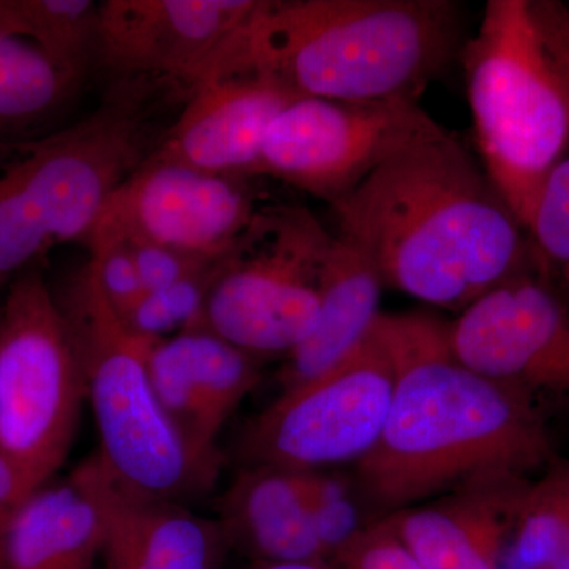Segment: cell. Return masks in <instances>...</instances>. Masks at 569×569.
Returning a JSON list of instances; mask_svg holds the SVG:
<instances>
[{
	"instance_id": "obj_1",
	"label": "cell",
	"mask_w": 569,
	"mask_h": 569,
	"mask_svg": "<svg viewBox=\"0 0 569 569\" xmlns=\"http://www.w3.org/2000/svg\"><path fill=\"white\" fill-rule=\"evenodd\" d=\"M380 321L395 355V396L355 479L381 518L481 482L530 479L556 458L545 413L463 365L449 321L429 312H381Z\"/></svg>"
},
{
	"instance_id": "obj_2",
	"label": "cell",
	"mask_w": 569,
	"mask_h": 569,
	"mask_svg": "<svg viewBox=\"0 0 569 569\" xmlns=\"http://www.w3.org/2000/svg\"><path fill=\"white\" fill-rule=\"evenodd\" d=\"M331 209L337 236L372 260L385 287L440 309L462 312L537 268L526 228L443 127L396 153Z\"/></svg>"
},
{
	"instance_id": "obj_3",
	"label": "cell",
	"mask_w": 569,
	"mask_h": 569,
	"mask_svg": "<svg viewBox=\"0 0 569 569\" xmlns=\"http://www.w3.org/2000/svg\"><path fill=\"white\" fill-rule=\"evenodd\" d=\"M466 40L455 0H260L233 63L299 99L418 100Z\"/></svg>"
},
{
	"instance_id": "obj_4",
	"label": "cell",
	"mask_w": 569,
	"mask_h": 569,
	"mask_svg": "<svg viewBox=\"0 0 569 569\" xmlns=\"http://www.w3.org/2000/svg\"><path fill=\"white\" fill-rule=\"evenodd\" d=\"M174 93L149 78L112 80L81 121L0 142V288L54 247L86 244L111 194L159 144V108Z\"/></svg>"
},
{
	"instance_id": "obj_5",
	"label": "cell",
	"mask_w": 569,
	"mask_h": 569,
	"mask_svg": "<svg viewBox=\"0 0 569 569\" xmlns=\"http://www.w3.org/2000/svg\"><path fill=\"white\" fill-rule=\"evenodd\" d=\"M459 61L482 168L527 231L569 144V7L489 0Z\"/></svg>"
},
{
	"instance_id": "obj_6",
	"label": "cell",
	"mask_w": 569,
	"mask_h": 569,
	"mask_svg": "<svg viewBox=\"0 0 569 569\" xmlns=\"http://www.w3.org/2000/svg\"><path fill=\"white\" fill-rule=\"evenodd\" d=\"M52 295L80 355L104 470L129 489L168 500L211 489L219 470L197 459L153 389L149 351L157 339L127 326L89 264Z\"/></svg>"
},
{
	"instance_id": "obj_7",
	"label": "cell",
	"mask_w": 569,
	"mask_h": 569,
	"mask_svg": "<svg viewBox=\"0 0 569 569\" xmlns=\"http://www.w3.org/2000/svg\"><path fill=\"white\" fill-rule=\"evenodd\" d=\"M86 399L73 336L36 266L7 287L0 310V451L33 489L69 458Z\"/></svg>"
},
{
	"instance_id": "obj_8",
	"label": "cell",
	"mask_w": 569,
	"mask_h": 569,
	"mask_svg": "<svg viewBox=\"0 0 569 569\" xmlns=\"http://www.w3.org/2000/svg\"><path fill=\"white\" fill-rule=\"evenodd\" d=\"M335 238L302 206H261L219 261L198 328L254 358L290 355L316 329Z\"/></svg>"
},
{
	"instance_id": "obj_9",
	"label": "cell",
	"mask_w": 569,
	"mask_h": 569,
	"mask_svg": "<svg viewBox=\"0 0 569 569\" xmlns=\"http://www.w3.org/2000/svg\"><path fill=\"white\" fill-rule=\"evenodd\" d=\"M381 316V313H380ZM396 362L380 317L361 343L320 377L280 391L247 426L246 466L325 470L359 462L383 432Z\"/></svg>"
},
{
	"instance_id": "obj_10",
	"label": "cell",
	"mask_w": 569,
	"mask_h": 569,
	"mask_svg": "<svg viewBox=\"0 0 569 569\" xmlns=\"http://www.w3.org/2000/svg\"><path fill=\"white\" fill-rule=\"evenodd\" d=\"M438 129L418 100L347 103L302 97L269 127L258 176L279 179L331 206Z\"/></svg>"
},
{
	"instance_id": "obj_11",
	"label": "cell",
	"mask_w": 569,
	"mask_h": 569,
	"mask_svg": "<svg viewBox=\"0 0 569 569\" xmlns=\"http://www.w3.org/2000/svg\"><path fill=\"white\" fill-rule=\"evenodd\" d=\"M475 372L545 408H569V305L537 268L479 296L448 325Z\"/></svg>"
},
{
	"instance_id": "obj_12",
	"label": "cell",
	"mask_w": 569,
	"mask_h": 569,
	"mask_svg": "<svg viewBox=\"0 0 569 569\" xmlns=\"http://www.w3.org/2000/svg\"><path fill=\"white\" fill-rule=\"evenodd\" d=\"M260 0H104L96 63L183 96L234 58Z\"/></svg>"
},
{
	"instance_id": "obj_13",
	"label": "cell",
	"mask_w": 569,
	"mask_h": 569,
	"mask_svg": "<svg viewBox=\"0 0 569 569\" xmlns=\"http://www.w3.org/2000/svg\"><path fill=\"white\" fill-rule=\"evenodd\" d=\"M250 181L148 157L111 194L93 230L144 239L217 263L263 206Z\"/></svg>"
},
{
	"instance_id": "obj_14",
	"label": "cell",
	"mask_w": 569,
	"mask_h": 569,
	"mask_svg": "<svg viewBox=\"0 0 569 569\" xmlns=\"http://www.w3.org/2000/svg\"><path fill=\"white\" fill-rule=\"evenodd\" d=\"M295 93L239 66L204 78L187 92L151 159L231 178H258L266 133Z\"/></svg>"
},
{
	"instance_id": "obj_15",
	"label": "cell",
	"mask_w": 569,
	"mask_h": 569,
	"mask_svg": "<svg viewBox=\"0 0 569 569\" xmlns=\"http://www.w3.org/2000/svg\"><path fill=\"white\" fill-rule=\"evenodd\" d=\"M153 389L197 459L219 470L217 438L261 380L257 358L208 329L156 340L149 351Z\"/></svg>"
},
{
	"instance_id": "obj_16",
	"label": "cell",
	"mask_w": 569,
	"mask_h": 569,
	"mask_svg": "<svg viewBox=\"0 0 569 569\" xmlns=\"http://www.w3.org/2000/svg\"><path fill=\"white\" fill-rule=\"evenodd\" d=\"M81 467L103 509V569H222L230 549L217 519L127 488L97 455Z\"/></svg>"
},
{
	"instance_id": "obj_17",
	"label": "cell",
	"mask_w": 569,
	"mask_h": 569,
	"mask_svg": "<svg viewBox=\"0 0 569 569\" xmlns=\"http://www.w3.org/2000/svg\"><path fill=\"white\" fill-rule=\"evenodd\" d=\"M522 481L470 486L380 520L425 569H503Z\"/></svg>"
},
{
	"instance_id": "obj_18",
	"label": "cell",
	"mask_w": 569,
	"mask_h": 569,
	"mask_svg": "<svg viewBox=\"0 0 569 569\" xmlns=\"http://www.w3.org/2000/svg\"><path fill=\"white\" fill-rule=\"evenodd\" d=\"M103 537L102 505L78 466L0 519V569H93Z\"/></svg>"
},
{
	"instance_id": "obj_19",
	"label": "cell",
	"mask_w": 569,
	"mask_h": 569,
	"mask_svg": "<svg viewBox=\"0 0 569 569\" xmlns=\"http://www.w3.org/2000/svg\"><path fill=\"white\" fill-rule=\"evenodd\" d=\"M228 549L254 563L329 568L307 508L301 470L246 466L217 503Z\"/></svg>"
},
{
	"instance_id": "obj_20",
	"label": "cell",
	"mask_w": 569,
	"mask_h": 569,
	"mask_svg": "<svg viewBox=\"0 0 569 569\" xmlns=\"http://www.w3.org/2000/svg\"><path fill=\"white\" fill-rule=\"evenodd\" d=\"M385 283L369 257L336 234L321 277L320 316L279 373L282 391L320 377L350 355L380 317Z\"/></svg>"
},
{
	"instance_id": "obj_21",
	"label": "cell",
	"mask_w": 569,
	"mask_h": 569,
	"mask_svg": "<svg viewBox=\"0 0 569 569\" xmlns=\"http://www.w3.org/2000/svg\"><path fill=\"white\" fill-rule=\"evenodd\" d=\"M81 82L36 44L0 32V142L52 132Z\"/></svg>"
},
{
	"instance_id": "obj_22",
	"label": "cell",
	"mask_w": 569,
	"mask_h": 569,
	"mask_svg": "<svg viewBox=\"0 0 569 569\" xmlns=\"http://www.w3.org/2000/svg\"><path fill=\"white\" fill-rule=\"evenodd\" d=\"M100 2L0 0V32L36 44L52 62L84 78L96 63Z\"/></svg>"
},
{
	"instance_id": "obj_23",
	"label": "cell",
	"mask_w": 569,
	"mask_h": 569,
	"mask_svg": "<svg viewBox=\"0 0 569 569\" xmlns=\"http://www.w3.org/2000/svg\"><path fill=\"white\" fill-rule=\"evenodd\" d=\"M569 538V462L553 458L520 490L511 550L523 569H548Z\"/></svg>"
},
{
	"instance_id": "obj_24",
	"label": "cell",
	"mask_w": 569,
	"mask_h": 569,
	"mask_svg": "<svg viewBox=\"0 0 569 569\" xmlns=\"http://www.w3.org/2000/svg\"><path fill=\"white\" fill-rule=\"evenodd\" d=\"M217 266L219 263L160 290L146 291L122 320L138 335L157 340L198 328Z\"/></svg>"
},
{
	"instance_id": "obj_25",
	"label": "cell",
	"mask_w": 569,
	"mask_h": 569,
	"mask_svg": "<svg viewBox=\"0 0 569 569\" xmlns=\"http://www.w3.org/2000/svg\"><path fill=\"white\" fill-rule=\"evenodd\" d=\"M539 274L569 280V159L552 168L539 190L527 227Z\"/></svg>"
},
{
	"instance_id": "obj_26",
	"label": "cell",
	"mask_w": 569,
	"mask_h": 569,
	"mask_svg": "<svg viewBox=\"0 0 569 569\" xmlns=\"http://www.w3.org/2000/svg\"><path fill=\"white\" fill-rule=\"evenodd\" d=\"M301 473L313 531L329 568L335 569L337 556L367 523H362L353 489L346 478L326 470Z\"/></svg>"
},
{
	"instance_id": "obj_27",
	"label": "cell",
	"mask_w": 569,
	"mask_h": 569,
	"mask_svg": "<svg viewBox=\"0 0 569 569\" xmlns=\"http://www.w3.org/2000/svg\"><path fill=\"white\" fill-rule=\"evenodd\" d=\"M86 246L91 250L88 264L100 291L112 309L126 318L146 293L132 254L121 239L103 231H92Z\"/></svg>"
},
{
	"instance_id": "obj_28",
	"label": "cell",
	"mask_w": 569,
	"mask_h": 569,
	"mask_svg": "<svg viewBox=\"0 0 569 569\" xmlns=\"http://www.w3.org/2000/svg\"><path fill=\"white\" fill-rule=\"evenodd\" d=\"M335 569H425L408 552L406 546L388 529L383 520L376 519L337 556Z\"/></svg>"
},
{
	"instance_id": "obj_29",
	"label": "cell",
	"mask_w": 569,
	"mask_h": 569,
	"mask_svg": "<svg viewBox=\"0 0 569 569\" xmlns=\"http://www.w3.org/2000/svg\"><path fill=\"white\" fill-rule=\"evenodd\" d=\"M103 233H110V231H103ZM110 234L121 239L123 246L129 249L146 291L160 290V288L179 282L186 277L197 274L209 266L216 264L211 261L198 260V258L189 257V254L176 252V250L167 249V247L153 244V242L144 241V239Z\"/></svg>"
},
{
	"instance_id": "obj_30",
	"label": "cell",
	"mask_w": 569,
	"mask_h": 569,
	"mask_svg": "<svg viewBox=\"0 0 569 569\" xmlns=\"http://www.w3.org/2000/svg\"><path fill=\"white\" fill-rule=\"evenodd\" d=\"M33 490L20 467L0 451V519L13 511Z\"/></svg>"
},
{
	"instance_id": "obj_31",
	"label": "cell",
	"mask_w": 569,
	"mask_h": 569,
	"mask_svg": "<svg viewBox=\"0 0 569 569\" xmlns=\"http://www.w3.org/2000/svg\"><path fill=\"white\" fill-rule=\"evenodd\" d=\"M548 569H569V538L561 546L559 553H557L556 559H553Z\"/></svg>"
},
{
	"instance_id": "obj_32",
	"label": "cell",
	"mask_w": 569,
	"mask_h": 569,
	"mask_svg": "<svg viewBox=\"0 0 569 569\" xmlns=\"http://www.w3.org/2000/svg\"><path fill=\"white\" fill-rule=\"evenodd\" d=\"M253 569H326L321 567H317V565H307V563H254Z\"/></svg>"
},
{
	"instance_id": "obj_33",
	"label": "cell",
	"mask_w": 569,
	"mask_h": 569,
	"mask_svg": "<svg viewBox=\"0 0 569 569\" xmlns=\"http://www.w3.org/2000/svg\"><path fill=\"white\" fill-rule=\"evenodd\" d=\"M0 310H2V299H0Z\"/></svg>"
}]
</instances>
